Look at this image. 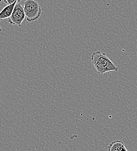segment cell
<instances>
[{
    "mask_svg": "<svg viewBox=\"0 0 137 151\" xmlns=\"http://www.w3.org/2000/svg\"><path fill=\"white\" fill-rule=\"evenodd\" d=\"M25 18L29 22L35 21L39 18L42 9L39 3L35 0H26L23 4Z\"/></svg>",
    "mask_w": 137,
    "mask_h": 151,
    "instance_id": "7a4b0ae2",
    "label": "cell"
},
{
    "mask_svg": "<svg viewBox=\"0 0 137 151\" xmlns=\"http://www.w3.org/2000/svg\"><path fill=\"white\" fill-rule=\"evenodd\" d=\"M91 60L99 75H103L107 72L112 71L117 72L118 70V68L114 64L110 58L100 51L94 52L91 57Z\"/></svg>",
    "mask_w": 137,
    "mask_h": 151,
    "instance_id": "6da1fadb",
    "label": "cell"
},
{
    "mask_svg": "<svg viewBox=\"0 0 137 151\" xmlns=\"http://www.w3.org/2000/svg\"><path fill=\"white\" fill-rule=\"evenodd\" d=\"M4 1L8 5H11V4H12L15 3V2H17L20 0H4Z\"/></svg>",
    "mask_w": 137,
    "mask_h": 151,
    "instance_id": "8992f818",
    "label": "cell"
},
{
    "mask_svg": "<svg viewBox=\"0 0 137 151\" xmlns=\"http://www.w3.org/2000/svg\"><path fill=\"white\" fill-rule=\"evenodd\" d=\"M108 151H128L124 143L120 140L114 141L108 145Z\"/></svg>",
    "mask_w": 137,
    "mask_h": 151,
    "instance_id": "5b68a950",
    "label": "cell"
},
{
    "mask_svg": "<svg viewBox=\"0 0 137 151\" xmlns=\"http://www.w3.org/2000/svg\"><path fill=\"white\" fill-rule=\"evenodd\" d=\"M2 1H4V0H0V2H2Z\"/></svg>",
    "mask_w": 137,
    "mask_h": 151,
    "instance_id": "ba28073f",
    "label": "cell"
},
{
    "mask_svg": "<svg viewBox=\"0 0 137 151\" xmlns=\"http://www.w3.org/2000/svg\"><path fill=\"white\" fill-rule=\"evenodd\" d=\"M19 1H21V0ZM19 1L11 5H7L0 11V22L4 19H8L11 17L16 4Z\"/></svg>",
    "mask_w": 137,
    "mask_h": 151,
    "instance_id": "277c9868",
    "label": "cell"
},
{
    "mask_svg": "<svg viewBox=\"0 0 137 151\" xmlns=\"http://www.w3.org/2000/svg\"><path fill=\"white\" fill-rule=\"evenodd\" d=\"M1 31H2V28H1V27H0V32H1Z\"/></svg>",
    "mask_w": 137,
    "mask_h": 151,
    "instance_id": "52a82bcc",
    "label": "cell"
},
{
    "mask_svg": "<svg viewBox=\"0 0 137 151\" xmlns=\"http://www.w3.org/2000/svg\"><path fill=\"white\" fill-rule=\"evenodd\" d=\"M25 19V14L23 9V6L21 5L20 1H19L15 5L14 11L8 22L11 24L21 26L22 23Z\"/></svg>",
    "mask_w": 137,
    "mask_h": 151,
    "instance_id": "3957f363",
    "label": "cell"
}]
</instances>
